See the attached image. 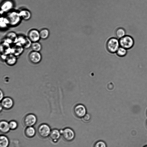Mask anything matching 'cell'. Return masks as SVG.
Segmentation results:
<instances>
[{"mask_svg":"<svg viewBox=\"0 0 147 147\" xmlns=\"http://www.w3.org/2000/svg\"><path fill=\"white\" fill-rule=\"evenodd\" d=\"M91 116L90 114L86 113L82 118L83 121L85 123H88L91 119Z\"/></svg>","mask_w":147,"mask_h":147,"instance_id":"obj_28","label":"cell"},{"mask_svg":"<svg viewBox=\"0 0 147 147\" xmlns=\"http://www.w3.org/2000/svg\"><path fill=\"white\" fill-rule=\"evenodd\" d=\"M120 47L119 40L115 38H110L107 43V48L108 51L111 53H116Z\"/></svg>","mask_w":147,"mask_h":147,"instance_id":"obj_2","label":"cell"},{"mask_svg":"<svg viewBox=\"0 0 147 147\" xmlns=\"http://www.w3.org/2000/svg\"><path fill=\"white\" fill-rule=\"evenodd\" d=\"M28 37L32 42H38L40 38L39 31L36 29H32L29 31Z\"/></svg>","mask_w":147,"mask_h":147,"instance_id":"obj_10","label":"cell"},{"mask_svg":"<svg viewBox=\"0 0 147 147\" xmlns=\"http://www.w3.org/2000/svg\"><path fill=\"white\" fill-rule=\"evenodd\" d=\"M37 119L36 116L32 113L26 115L23 119V125L26 127L33 126L37 122Z\"/></svg>","mask_w":147,"mask_h":147,"instance_id":"obj_6","label":"cell"},{"mask_svg":"<svg viewBox=\"0 0 147 147\" xmlns=\"http://www.w3.org/2000/svg\"><path fill=\"white\" fill-rule=\"evenodd\" d=\"M9 144L8 138L5 136L1 135L0 136V147H8Z\"/></svg>","mask_w":147,"mask_h":147,"instance_id":"obj_20","label":"cell"},{"mask_svg":"<svg viewBox=\"0 0 147 147\" xmlns=\"http://www.w3.org/2000/svg\"><path fill=\"white\" fill-rule=\"evenodd\" d=\"M9 123L10 130H15L18 127V123L15 120H11L9 122Z\"/></svg>","mask_w":147,"mask_h":147,"instance_id":"obj_25","label":"cell"},{"mask_svg":"<svg viewBox=\"0 0 147 147\" xmlns=\"http://www.w3.org/2000/svg\"><path fill=\"white\" fill-rule=\"evenodd\" d=\"M7 24L4 22L3 21H1L0 22V26L2 28H5Z\"/></svg>","mask_w":147,"mask_h":147,"instance_id":"obj_29","label":"cell"},{"mask_svg":"<svg viewBox=\"0 0 147 147\" xmlns=\"http://www.w3.org/2000/svg\"><path fill=\"white\" fill-rule=\"evenodd\" d=\"M0 100H1L4 97V93L1 89L0 91Z\"/></svg>","mask_w":147,"mask_h":147,"instance_id":"obj_30","label":"cell"},{"mask_svg":"<svg viewBox=\"0 0 147 147\" xmlns=\"http://www.w3.org/2000/svg\"><path fill=\"white\" fill-rule=\"evenodd\" d=\"M17 57L12 54H10L7 56L4 61L8 66H13L15 65L17 62Z\"/></svg>","mask_w":147,"mask_h":147,"instance_id":"obj_15","label":"cell"},{"mask_svg":"<svg viewBox=\"0 0 147 147\" xmlns=\"http://www.w3.org/2000/svg\"><path fill=\"white\" fill-rule=\"evenodd\" d=\"M4 40V41L7 42L10 45L14 44L18 42V36L15 33L13 32H10L7 34Z\"/></svg>","mask_w":147,"mask_h":147,"instance_id":"obj_12","label":"cell"},{"mask_svg":"<svg viewBox=\"0 0 147 147\" xmlns=\"http://www.w3.org/2000/svg\"><path fill=\"white\" fill-rule=\"evenodd\" d=\"M10 130L9 122L5 120H2L0 122V131L3 134L8 133Z\"/></svg>","mask_w":147,"mask_h":147,"instance_id":"obj_18","label":"cell"},{"mask_svg":"<svg viewBox=\"0 0 147 147\" xmlns=\"http://www.w3.org/2000/svg\"><path fill=\"white\" fill-rule=\"evenodd\" d=\"M6 17L8 20L9 24L12 26L18 25L20 22L21 19L19 12L15 11L8 13Z\"/></svg>","mask_w":147,"mask_h":147,"instance_id":"obj_4","label":"cell"},{"mask_svg":"<svg viewBox=\"0 0 147 147\" xmlns=\"http://www.w3.org/2000/svg\"><path fill=\"white\" fill-rule=\"evenodd\" d=\"M1 52L2 55L7 56L11 54V47L10 44L4 41L1 44L0 46Z\"/></svg>","mask_w":147,"mask_h":147,"instance_id":"obj_13","label":"cell"},{"mask_svg":"<svg viewBox=\"0 0 147 147\" xmlns=\"http://www.w3.org/2000/svg\"><path fill=\"white\" fill-rule=\"evenodd\" d=\"M115 34L117 38L119 39L126 35V32L124 28L119 27L117 29Z\"/></svg>","mask_w":147,"mask_h":147,"instance_id":"obj_21","label":"cell"},{"mask_svg":"<svg viewBox=\"0 0 147 147\" xmlns=\"http://www.w3.org/2000/svg\"><path fill=\"white\" fill-rule=\"evenodd\" d=\"M36 132V129L33 126L26 127L24 131L25 136L29 138H32L34 137Z\"/></svg>","mask_w":147,"mask_h":147,"instance_id":"obj_17","label":"cell"},{"mask_svg":"<svg viewBox=\"0 0 147 147\" xmlns=\"http://www.w3.org/2000/svg\"><path fill=\"white\" fill-rule=\"evenodd\" d=\"M19 14L21 19L25 20H29L31 16L30 11L25 9L21 10L19 12Z\"/></svg>","mask_w":147,"mask_h":147,"instance_id":"obj_19","label":"cell"},{"mask_svg":"<svg viewBox=\"0 0 147 147\" xmlns=\"http://www.w3.org/2000/svg\"><path fill=\"white\" fill-rule=\"evenodd\" d=\"M63 139L67 142H71L74 139L75 136L74 131L69 127H66L59 130Z\"/></svg>","mask_w":147,"mask_h":147,"instance_id":"obj_5","label":"cell"},{"mask_svg":"<svg viewBox=\"0 0 147 147\" xmlns=\"http://www.w3.org/2000/svg\"><path fill=\"white\" fill-rule=\"evenodd\" d=\"M120 46L128 50L131 49L134 45V40L131 36L125 35L119 39Z\"/></svg>","mask_w":147,"mask_h":147,"instance_id":"obj_1","label":"cell"},{"mask_svg":"<svg viewBox=\"0 0 147 147\" xmlns=\"http://www.w3.org/2000/svg\"><path fill=\"white\" fill-rule=\"evenodd\" d=\"M75 115L79 118H82L87 113L85 106L82 104H78L75 106L74 109Z\"/></svg>","mask_w":147,"mask_h":147,"instance_id":"obj_9","label":"cell"},{"mask_svg":"<svg viewBox=\"0 0 147 147\" xmlns=\"http://www.w3.org/2000/svg\"><path fill=\"white\" fill-rule=\"evenodd\" d=\"M146 126H147V121H146Z\"/></svg>","mask_w":147,"mask_h":147,"instance_id":"obj_31","label":"cell"},{"mask_svg":"<svg viewBox=\"0 0 147 147\" xmlns=\"http://www.w3.org/2000/svg\"><path fill=\"white\" fill-rule=\"evenodd\" d=\"M51 130L47 124L43 123L40 124L37 129L38 135L41 138H46L49 136Z\"/></svg>","mask_w":147,"mask_h":147,"instance_id":"obj_3","label":"cell"},{"mask_svg":"<svg viewBox=\"0 0 147 147\" xmlns=\"http://www.w3.org/2000/svg\"><path fill=\"white\" fill-rule=\"evenodd\" d=\"M14 44V45L11 47V54L17 57L22 53L23 52L24 48L18 42Z\"/></svg>","mask_w":147,"mask_h":147,"instance_id":"obj_11","label":"cell"},{"mask_svg":"<svg viewBox=\"0 0 147 147\" xmlns=\"http://www.w3.org/2000/svg\"></svg>","mask_w":147,"mask_h":147,"instance_id":"obj_33","label":"cell"},{"mask_svg":"<svg viewBox=\"0 0 147 147\" xmlns=\"http://www.w3.org/2000/svg\"><path fill=\"white\" fill-rule=\"evenodd\" d=\"M144 147H147V146H144Z\"/></svg>","mask_w":147,"mask_h":147,"instance_id":"obj_32","label":"cell"},{"mask_svg":"<svg viewBox=\"0 0 147 147\" xmlns=\"http://www.w3.org/2000/svg\"><path fill=\"white\" fill-rule=\"evenodd\" d=\"M39 33L40 38L42 39H47L49 35V31L47 28L42 29L39 31Z\"/></svg>","mask_w":147,"mask_h":147,"instance_id":"obj_23","label":"cell"},{"mask_svg":"<svg viewBox=\"0 0 147 147\" xmlns=\"http://www.w3.org/2000/svg\"><path fill=\"white\" fill-rule=\"evenodd\" d=\"M61 136L60 130L54 129L51 130L49 137L53 142L55 143L58 142Z\"/></svg>","mask_w":147,"mask_h":147,"instance_id":"obj_14","label":"cell"},{"mask_svg":"<svg viewBox=\"0 0 147 147\" xmlns=\"http://www.w3.org/2000/svg\"><path fill=\"white\" fill-rule=\"evenodd\" d=\"M31 48L32 51L40 52L42 49V45L38 42H33Z\"/></svg>","mask_w":147,"mask_h":147,"instance_id":"obj_24","label":"cell"},{"mask_svg":"<svg viewBox=\"0 0 147 147\" xmlns=\"http://www.w3.org/2000/svg\"><path fill=\"white\" fill-rule=\"evenodd\" d=\"M28 59L31 63L36 64L41 61L42 57L39 52L32 51L29 54Z\"/></svg>","mask_w":147,"mask_h":147,"instance_id":"obj_8","label":"cell"},{"mask_svg":"<svg viewBox=\"0 0 147 147\" xmlns=\"http://www.w3.org/2000/svg\"><path fill=\"white\" fill-rule=\"evenodd\" d=\"M117 55L120 57H123L126 56L128 53V50L122 47H120L116 52Z\"/></svg>","mask_w":147,"mask_h":147,"instance_id":"obj_22","label":"cell"},{"mask_svg":"<svg viewBox=\"0 0 147 147\" xmlns=\"http://www.w3.org/2000/svg\"><path fill=\"white\" fill-rule=\"evenodd\" d=\"M13 6V2L10 0H6L4 1L1 6V10L4 12H7L11 10Z\"/></svg>","mask_w":147,"mask_h":147,"instance_id":"obj_16","label":"cell"},{"mask_svg":"<svg viewBox=\"0 0 147 147\" xmlns=\"http://www.w3.org/2000/svg\"><path fill=\"white\" fill-rule=\"evenodd\" d=\"M0 101V107L3 109L9 110L11 109L14 106L13 100L9 96L4 97Z\"/></svg>","mask_w":147,"mask_h":147,"instance_id":"obj_7","label":"cell"},{"mask_svg":"<svg viewBox=\"0 0 147 147\" xmlns=\"http://www.w3.org/2000/svg\"><path fill=\"white\" fill-rule=\"evenodd\" d=\"M94 147H107V146L105 142L102 140H99L95 143Z\"/></svg>","mask_w":147,"mask_h":147,"instance_id":"obj_26","label":"cell"},{"mask_svg":"<svg viewBox=\"0 0 147 147\" xmlns=\"http://www.w3.org/2000/svg\"><path fill=\"white\" fill-rule=\"evenodd\" d=\"M32 42L27 37L26 38V40L25 43L23 45L24 48L28 49L31 47Z\"/></svg>","mask_w":147,"mask_h":147,"instance_id":"obj_27","label":"cell"}]
</instances>
